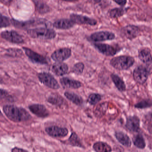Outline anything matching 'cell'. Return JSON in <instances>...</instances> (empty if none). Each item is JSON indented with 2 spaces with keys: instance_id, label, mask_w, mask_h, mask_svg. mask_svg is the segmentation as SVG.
Returning a JSON list of instances; mask_svg holds the SVG:
<instances>
[{
  "instance_id": "6da1fadb",
  "label": "cell",
  "mask_w": 152,
  "mask_h": 152,
  "mask_svg": "<svg viewBox=\"0 0 152 152\" xmlns=\"http://www.w3.org/2000/svg\"><path fill=\"white\" fill-rule=\"evenodd\" d=\"M3 111L8 118L14 122L27 121L31 118V115L27 111L15 106L7 105L3 107Z\"/></svg>"
},
{
  "instance_id": "7a4b0ae2",
  "label": "cell",
  "mask_w": 152,
  "mask_h": 152,
  "mask_svg": "<svg viewBox=\"0 0 152 152\" xmlns=\"http://www.w3.org/2000/svg\"><path fill=\"white\" fill-rule=\"evenodd\" d=\"M135 59L132 57L121 56L113 58L110 61V65L119 70H126L133 66Z\"/></svg>"
},
{
  "instance_id": "3957f363",
  "label": "cell",
  "mask_w": 152,
  "mask_h": 152,
  "mask_svg": "<svg viewBox=\"0 0 152 152\" xmlns=\"http://www.w3.org/2000/svg\"><path fill=\"white\" fill-rule=\"evenodd\" d=\"M27 33L32 38L45 39H51L56 36V33L54 30L44 27L30 29Z\"/></svg>"
},
{
  "instance_id": "277c9868",
  "label": "cell",
  "mask_w": 152,
  "mask_h": 152,
  "mask_svg": "<svg viewBox=\"0 0 152 152\" xmlns=\"http://www.w3.org/2000/svg\"><path fill=\"white\" fill-rule=\"evenodd\" d=\"M149 68L144 66L140 65L137 66L133 72L134 80L136 82L140 84H143L146 82L149 76Z\"/></svg>"
},
{
  "instance_id": "5b68a950",
  "label": "cell",
  "mask_w": 152,
  "mask_h": 152,
  "mask_svg": "<svg viewBox=\"0 0 152 152\" xmlns=\"http://www.w3.org/2000/svg\"><path fill=\"white\" fill-rule=\"evenodd\" d=\"M40 81L45 86L53 89H58L60 88L57 81L50 74L42 72L38 74Z\"/></svg>"
},
{
  "instance_id": "8992f818",
  "label": "cell",
  "mask_w": 152,
  "mask_h": 152,
  "mask_svg": "<svg viewBox=\"0 0 152 152\" xmlns=\"http://www.w3.org/2000/svg\"><path fill=\"white\" fill-rule=\"evenodd\" d=\"M72 50L69 48H62L57 50L51 55V58L57 62H62L72 56Z\"/></svg>"
},
{
  "instance_id": "52a82bcc",
  "label": "cell",
  "mask_w": 152,
  "mask_h": 152,
  "mask_svg": "<svg viewBox=\"0 0 152 152\" xmlns=\"http://www.w3.org/2000/svg\"><path fill=\"white\" fill-rule=\"evenodd\" d=\"M115 34L111 32L101 31L94 33L91 35V40L96 42L113 40L115 38Z\"/></svg>"
},
{
  "instance_id": "ba28073f",
  "label": "cell",
  "mask_w": 152,
  "mask_h": 152,
  "mask_svg": "<svg viewBox=\"0 0 152 152\" xmlns=\"http://www.w3.org/2000/svg\"><path fill=\"white\" fill-rule=\"evenodd\" d=\"M70 19L74 23L79 24L95 26L97 23L96 20L86 16L73 14L70 15Z\"/></svg>"
},
{
  "instance_id": "9c48e42d",
  "label": "cell",
  "mask_w": 152,
  "mask_h": 152,
  "mask_svg": "<svg viewBox=\"0 0 152 152\" xmlns=\"http://www.w3.org/2000/svg\"><path fill=\"white\" fill-rule=\"evenodd\" d=\"M2 38L12 43L20 44L24 42L23 36L13 31H7L2 32L1 34Z\"/></svg>"
},
{
  "instance_id": "30bf717a",
  "label": "cell",
  "mask_w": 152,
  "mask_h": 152,
  "mask_svg": "<svg viewBox=\"0 0 152 152\" xmlns=\"http://www.w3.org/2000/svg\"><path fill=\"white\" fill-rule=\"evenodd\" d=\"M45 130L48 135L54 137H64L67 136L68 133V130L66 128L57 126L47 127Z\"/></svg>"
},
{
  "instance_id": "8fae6325",
  "label": "cell",
  "mask_w": 152,
  "mask_h": 152,
  "mask_svg": "<svg viewBox=\"0 0 152 152\" xmlns=\"http://www.w3.org/2000/svg\"><path fill=\"white\" fill-rule=\"evenodd\" d=\"M94 46L99 52L107 56H113L117 52V49L112 45L103 43H96Z\"/></svg>"
},
{
  "instance_id": "7c38bea8",
  "label": "cell",
  "mask_w": 152,
  "mask_h": 152,
  "mask_svg": "<svg viewBox=\"0 0 152 152\" xmlns=\"http://www.w3.org/2000/svg\"><path fill=\"white\" fill-rule=\"evenodd\" d=\"M121 32L124 37L128 39L132 40L138 36L140 31L137 26L129 25L124 27Z\"/></svg>"
},
{
  "instance_id": "4fadbf2b",
  "label": "cell",
  "mask_w": 152,
  "mask_h": 152,
  "mask_svg": "<svg viewBox=\"0 0 152 152\" xmlns=\"http://www.w3.org/2000/svg\"><path fill=\"white\" fill-rule=\"evenodd\" d=\"M23 49L24 50L26 56L31 60L33 62L42 64H48V60L44 56L39 55L38 53L33 51L30 49L23 48Z\"/></svg>"
},
{
  "instance_id": "5bb4252c",
  "label": "cell",
  "mask_w": 152,
  "mask_h": 152,
  "mask_svg": "<svg viewBox=\"0 0 152 152\" xmlns=\"http://www.w3.org/2000/svg\"><path fill=\"white\" fill-rule=\"evenodd\" d=\"M140 121L137 116H131L127 118L125 126L132 132H137L139 129Z\"/></svg>"
},
{
  "instance_id": "9a60e30c",
  "label": "cell",
  "mask_w": 152,
  "mask_h": 152,
  "mask_svg": "<svg viewBox=\"0 0 152 152\" xmlns=\"http://www.w3.org/2000/svg\"><path fill=\"white\" fill-rule=\"evenodd\" d=\"M30 111L39 117H45L49 115V112L43 105L34 104L29 107Z\"/></svg>"
},
{
  "instance_id": "2e32d148",
  "label": "cell",
  "mask_w": 152,
  "mask_h": 152,
  "mask_svg": "<svg viewBox=\"0 0 152 152\" xmlns=\"http://www.w3.org/2000/svg\"><path fill=\"white\" fill-rule=\"evenodd\" d=\"M61 85L66 88L78 89L81 87V83L76 80L70 79L68 77H63L60 80Z\"/></svg>"
},
{
  "instance_id": "e0dca14e",
  "label": "cell",
  "mask_w": 152,
  "mask_h": 152,
  "mask_svg": "<svg viewBox=\"0 0 152 152\" xmlns=\"http://www.w3.org/2000/svg\"><path fill=\"white\" fill-rule=\"evenodd\" d=\"M52 72L57 76H63L67 73L69 67L66 64L63 62H56L52 66Z\"/></svg>"
},
{
  "instance_id": "ac0fdd59",
  "label": "cell",
  "mask_w": 152,
  "mask_h": 152,
  "mask_svg": "<svg viewBox=\"0 0 152 152\" xmlns=\"http://www.w3.org/2000/svg\"><path fill=\"white\" fill-rule=\"evenodd\" d=\"M138 53L139 58L141 62L147 65H151L152 55L150 49L147 48L140 49Z\"/></svg>"
},
{
  "instance_id": "d6986e66",
  "label": "cell",
  "mask_w": 152,
  "mask_h": 152,
  "mask_svg": "<svg viewBox=\"0 0 152 152\" xmlns=\"http://www.w3.org/2000/svg\"><path fill=\"white\" fill-rule=\"evenodd\" d=\"M75 23L71 19H58L53 23V26L55 28L60 30H68L73 27Z\"/></svg>"
},
{
  "instance_id": "ffe728a7",
  "label": "cell",
  "mask_w": 152,
  "mask_h": 152,
  "mask_svg": "<svg viewBox=\"0 0 152 152\" xmlns=\"http://www.w3.org/2000/svg\"><path fill=\"white\" fill-rule=\"evenodd\" d=\"M115 138L118 141L123 145L127 147L131 146L132 142L129 137L121 131L116 132L115 133Z\"/></svg>"
},
{
  "instance_id": "44dd1931",
  "label": "cell",
  "mask_w": 152,
  "mask_h": 152,
  "mask_svg": "<svg viewBox=\"0 0 152 152\" xmlns=\"http://www.w3.org/2000/svg\"><path fill=\"white\" fill-rule=\"evenodd\" d=\"M64 96L68 100L77 105L81 106L83 104V100L82 98L74 92L66 91Z\"/></svg>"
},
{
  "instance_id": "7402d4cb",
  "label": "cell",
  "mask_w": 152,
  "mask_h": 152,
  "mask_svg": "<svg viewBox=\"0 0 152 152\" xmlns=\"http://www.w3.org/2000/svg\"><path fill=\"white\" fill-rule=\"evenodd\" d=\"M93 148L96 152H111L112 151V148L109 145L102 141L95 143Z\"/></svg>"
},
{
  "instance_id": "603a6c76",
  "label": "cell",
  "mask_w": 152,
  "mask_h": 152,
  "mask_svg": "<svg viewBox=\"0 0 152 152\" xmlns=\"http://www.w3.org/2000/svg\"><path fill=\"white\" fill-rule=\"evenodd\" d=\"M111 79L113 83H114L116 88L120 91H124L126 90V85L124 81L121 78H120L117 75L112 74L111 75Z\"/></svg>"
},
{
  "instance_id": "cb8c5ba5",
  "label": "cell",
  "mask_w": 152,
  "mask_h": 152,
  "mask_svg": "<svg viewBox=\"0 0 152 152\" xmlns=\"http://www.w3.org/2000/svg\"><path fill=\"white\" fill-rule=\"evenodd\" d=\"M132 141L134 145L140 149H144L145 147V140L141 134L135 135L132 138Z\"/></svg>"
},
{
  "instance_id": "d4e9b609",
  "label": "cell",
  "mask_w": 152,
  "mask_h": 152,
  "mask_svg": "<svg viewBox=\"0 0 152 152\" xmlns=\"http://www.w3.org/2000/svg\"><path fill=\"white\" fill-rule=\"evenodd\" d=\"M36 10L40 14H44L50 11L49 7L47 4L41 1H34Z\"/></svg>"
},
{
  "instance_id": "484cf974",
  "label": "cell",
  "mask_w": 152,
  "mask_h": 152,
  "mask_svg": "<svg viewBox=\"0 0 152 152\" xmlns=\"http://www.w3.org/2000/svg\"><path fill=\"white\" fill-rule=\"evenodd\" d=\"M68 141L70 145L73 146L79 147H83L82 144L80 139L77 134L75 132H72L68 139Z\"/></svg>"
},
{
  "instance_id": "4316f807",
  "label": "cell",
  "mask_w": 152,
  "mask_h": 152,
  "mask_svg": "<svg viewBox=\"0 0 152 152\" xmlns=\"http://www.w3.org/2000/svg\"><path fill=\"white\" fill-rule=\"evenodd\" d=\"M125 13V10L122 8H115L108 11V15L112 18H118L122 16Z\"/></svg>"
},
{
  "instance_id": "83f0119b",
  "label": "cell",
  "mask_w": 152,
  "mask_h": 152,
  "mask_svg": "<svg viewBox=\"0 0 152 152\" xmlns=\"http://www.w3.org/2000/svg\"><path fill=\"white\" fill-rule=\"evenodd\" d=\"M107 107H108V105L107 103L104 102V103H101L96 107L94 112L95 115L98 117H101L106 112Z\"/></svg>"
},
{
  "instance_id": "f1b7e54d",
  "label": "cell",
  "mask_w": 152,
  "mask_h": 152,
  "mask_svg": "<svg viewBox=\"0 0 152 152\" xmlns=\"http://www.w3.org/2000/svg\"><path fill=\"white\" fill-rule=\"evenodd\" d=\"M48 101L49 103L56 105H61L64 103L63 98L56 94L51 95L48 98Z\"/></svg>"
},
{
  "instance_id": "f546056e",
  "label": "cell",
  "mask_w": 152,
  "mask_h": 152,
  "mask_svg": "<svg viewBox=\"0 0 152 152\" xmlns=\"http://www.w3.org/2000/svg\"><path fill=\"white\" fill-rule=\"evenodd\" d=\"M101 100V96L96 93H92L89 96L88 102L92 105H95Z\"/></svg>"
},
{
  "instance_id": "4dcf8cb0",
  "label": "cell",
  "mask_w": 152,
  "mask_h": 152,
  "mask_svg": "<svg viewBox=\"0 0 152 152\" xmlns=\"http://www.w3.org/2000/svg\"><path fill=\"white\" fill-rule=\"evenodd\" d=\"M84 69V65L82 62L76 63L72 67L73 72L76 75H80L83 72Z\"/></svg>"
},
{
  "instance_id": "1f68e13d",
  "label": "cell",
  "mask_w": 152,
  "mask_h": 152,
  "mask_svg": "<svg viewBox=\"0 0 152 152\" xmlns=\"http://www.w3.org/2000/svg\"><path fill=\"white\" fill-rule=\"evenodd\" d=\"M11 22L9 18L0 14V27H7L10 25Z\"/></svg>"
},
{
  "instance_id": "d6a6232c",
  "label": "cell",
  "mask_w": 152,
  "mask_h": 152,
  "mask_svg": "<svg viewBox=\"0 0 152 152\" xmlns=\"http://www.w3.org/2000/svg\"><path fill=\"white\" fill-rule=\"evenodd\" d=\"M151 102L149 100H143L135 105L136 108L144 109L151 106Z\"/></svg>"
},
{
  "instance_id": "836d02e7",
  "label": "cell",
  "mask_w": 152,
  "mask_h": 152,
  "mask_svg": "<svg viewBox=\"0 0 152 152\" xmlns=\"http://www.w3.org/2000/svg\"><path fill=\"white\" fill-rule=\"evenodd\" d=\"M8 95V92L6 91L0 89V100L6 97Z\"/></svg>"
},
{
  "instance_id": "e575fe53",
  "label": "cell",
  "mask_w": 152,
  "mask_h": 152,
  "mask_svg": "<svg viewBox=\"0 0 152 152\" xmlns=\"http://www.w3.org/2000/svg\"><path fill=\"white\" fill-rule=\"evenodd\" d=\"M12 152H28L26 150L18 148H14L12 149Z\"/></svg>"
},
{
  "instance_id": "d590c367",
  "label": "cell",
  "mask_w": 152,
  "mask_h": 152,
  "mask_svg": "<svg viewBox=\"0 0 152 152\" xmlns=\"http://www.w3.org/2000/svg\"><path fill=\"white\" fill-rule=\"evenodd\" d=\"M114 1L115 2L116 4L121 6V7H124V6H125L126 3H127L126 1Z\"/></svg>"
},
{
  "instance_id": "8d00e7d4",
  "label": "cell",
  "mask_w": 152,
  "mask_h": 152,
  "mask_svg": "<svg viewBox=\"0 0 152 152\" xmlns=\"http://www.w3.org/2000/svg\"><path fill=\"white\" fill-rule=\"evenodd\" d=\"M1 115V111H0V115Z\"/></svg>"
}]
</instances>
